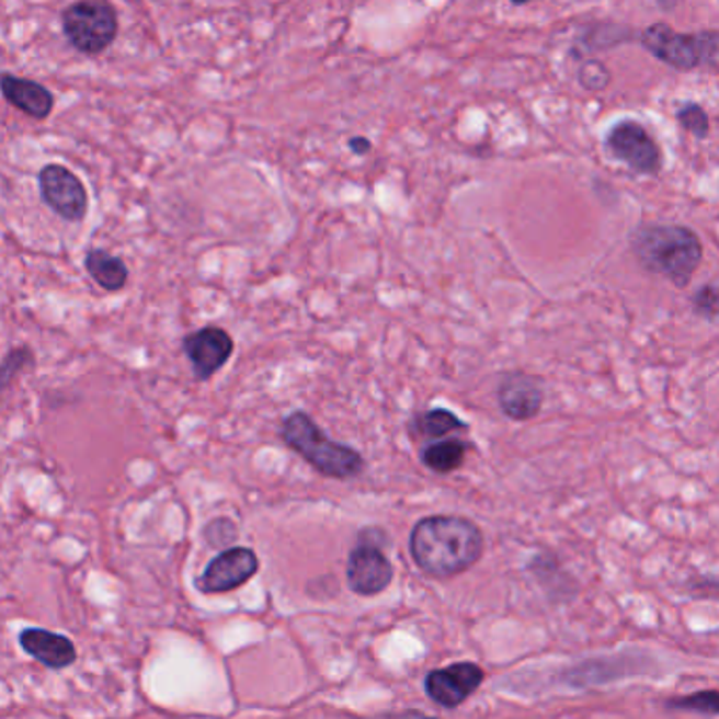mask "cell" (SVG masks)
<instances>
[{"mask_svg": "<svg viewBox=\"0 0 719 719\" xmlns=\"http://www.w3.org/2000/svg\"><path fill=\"white\" fill-rule=\"evenodd\" d=\"M608 152L634 173L654 178L661 173L663 155L652 135L636 121H620L606 135Z\"/></svg>", "mask_w": 719, "mask_h": 719, "instance_id": "cell-6", "label": "cell"}, {"mask_svg": "<svg viewBox=\"0 0 719 719\" xmlns=\"http://www.w3.org/2000/svg\"><path fill=\"white\" fill-rule=\"evenodd\" d=\"M22 648L30 657L52 669H64L75 663L77 650L75 643L64 636H57L45 629H26L20 638Z\"/></svg>", "mask_w": 719, "mask_h": 719, "instance_id": "cell-13", "label": "cell"}, {"mask_svg": "<svg viewBox=\"0 0 719 719\" xmlns=\"http://www.w3.org/2000/svg\"><path fill=\"white\" fill-rule=\"evenodd\" d=\"M512 2H515V4H524V2H528V0H512Z\"/></svg>", "mask_w": 719, "mask_h": 719, "instance_id": "cell-27", "label": "cell"}, {"mask_svg": "<svg viewBox=\"0 0 719 719\" xmlns=\"http://www.w3.org/2000/svg\"><path fill=\"white\" fill-rule=\"evenodd\" d=\"M471 448V444L461 437H444L432 442L421 448V463L432 469L434 473H453L461 469L465 463V455Z\"/></svg>", "mask_w": 719, "mask_h": 719, "instance_id": "cell-15", "label": "cell"}, {"mask_svg": "<svg viewBox=\"0 0 719 719\" xmlns=\"http://www.w3.org/2000/svg\"><path fill=\"white\" fill-rule=\"evenodd\" d=\"M673 709H686V711H696L705 716H719V693L707 691V693L691 694L682 696L669 703Z\"/></svg>", "mask_w": 719, "mask_h": 719, "instance_id": "cell-19", "label": "cell"}, {"mask_svg": "<svg viewBox=\"0 0 719 719\" xmlns=\"http://www.w3.org/2000/svg\"><path fill=\"white\" fill-rule=\"evenodd\" d=\"M205 537L213 547H226L236 540L238 530L228 517H217L206 526Z\"/></svg>", "mask_w": 719, "mask_h": 719, "instance_id": "cell-21", "label": "cell"}, {"mask_svg": "<svg viewBox=\"0 0 719 719\" xmlns=\"http://www.w3.org/2000/svg\"><path fill=\"white\" fill-rule=\"evenodd\" d=\"M116 30V11L107 0H80L64 13V32L78 52L102 53Z\"/></svg>", "mask_w": 719, "mask_h": 719, "instance_id": "cell-5", "label": "cell"}, {"mask_svg": "<svg viewBox=\"0 0 719 719\" xmlns=\"http://www.w3.org/2000/svg\"><path fill=\"white\" fill-rule=\"evenodd\" d=\"M545 391L539 379L526 373H510L497 387V404L512 421H530L539 414Z\"/></svg>", "mask_w": 719, "mask_h": 719, "instance_id": "cell-11", "label": "cell"}, {"mask_svg": "<svg viewBox=\"0 0 719 719\" xmlns=\"http://www.w3.org/2000/svg\"><path fill=\"white\" fill-rule=\"evenodd\" d=\"M84 265H87V272L91 274V278L105 290L116 293L129 281V270H127L125 261L110 255L107 251H102V249L89 251L87 259H84Z\"/></svg>", "mask_w": 719, "mask_h": 719, "instance_id": "cell-17", "label": "cell"}, {"mask_svg": "<svg viewBox=\"0 0 719 719\" xmlns=\"http://www.w3.org/2000/svg\"><path fill=\"white\" fill-rule=\"evenodd\" d=\"M484 673L478 665L461 663L453 667L437 669L427 677V694L442 707H457L465 698L478 691Z\"/></svg>", "mask_w": 719, "mask_h": 719, "instance_id": "cell-12", "label": "cell"}, {"mask_svg": "<svg viewBox=\"0 0 719 719\" xmlns=\"http://www.w3.org/2000/svg\"><path fill=\"white\" fill-rule=\"evenodd\" d=\"M677 121L684 129L693 133L696 139H705L709 135V116L698 103H688L677 112Z\"/></svg>", "mask_w": 719, "mask_h": 719, "instance_id": "cell-20", "label": "cell"}, {"mask_svg": "<svg viewBox=\"0 0 719 719\" xmlns=\"http://www.w3.org/2000/svg\"><path fill=\"white\" fill-rule=\"evenodd\" d=\"M691 591L705 595V597H718L719 600V577H698L691 581Z\"/></svg>", "mask_w": 719, "mask_h": 719, "instance_id": "cell-24", "label": "cell"}, {"mask_svg": "<svg viewBox=\"0 0 719 719\" xmlns=\"http://www.w3.org/2000/svg\"><path fill=\"white\" fill-rule=\"evenodd\" d=\"M393 566L381 547L373 543H358L347 560V583L360 595H377L389 587Z\"/></svg>", "mask_w": 719, "mask_h": 719, "instance_id": "cell-10", "label": "cell"}, {"mask_svg": "<svg viewBox=\"0 0 719 719\" xmlns=\"http://www.w3.org/2000/svg\"><path fill=\"white\" fill-rule=\"evenodd\" d=\"M259 570L258 553L249 547H230L213 558L198 579L205 593H226L249 583Z\"/></svg>", "mask_w": 719, "mask_h": 719, "instance_id": "cell-7", "label": "cell"}, {"mask_svg": "<svg viewBox=\"0 0 719 719\" xmlns=\"http://www.w3.org/2000/svg\"><path fill=\"white\" fill-rule=\"evenodd\" d=\"M281 436L293 453L324 478L354 480L366 469V461L356 448L331 440L308 412H290L283 421Z\"/></svg>", "mask_w": 719, "mask_h": 719, "instance_id": "cell-3", "label": "cell"}, {"mask_svg": "<svg viewBox=\"0 0 719 719\" xmlns=\"http://www.w3.org/2000/svg\"><path fill=\"white\" fill-rule=\"evenodd\" d=\"M629 249L648 274L686 288L703 263V242L680 224H643L629 233Z\"/></svg>", "mask_w": 719, "mask_h": 719, "instance_id": "cell-2", "label": "cell"}, {"mask_svg": "<svg viewBox=\"0 0 719 719\" xmlns=\"http://www.w3.org/2000/svg\"><path fill=\"white\" fill-rule=\"evenodd\" d=\"M409 547L414 564L425 574L448 579L482 558L484 535L461 515H427L414 524Z\"/></svg>", "mask_w": 719, "mask_h": 719, "instance_id": "cell-1", "label": "cell"}, {"mask_svg": "<svg viewBox=\"0 0 719 719\" xmlns=\"http://www.w3.org/2000/svg\"><path fill=\"white\" fill-rule=\"evenodd\" d=\"M409 432L412 437L442 440L450 434H461V432L465 434L467 423L448 409H432V411L416 414L409 423Z\"/></svg>", "mask_w": 719, "mask_h": 719, "instance_id": "cell-16", "label": "cell"}, {"mask_svg": "<svg viewBox=\"0 0 719 719\" xmlns=\"http://www.w3.org/2000/svg\"><path fill=\"white\" fill-rule=\"evenodd\" d=\"M581 82L591 89V91H597V89H604L608 84V70L597 64V61H591V64H585L583 70H581Z\"/></svg>", "mask_w": 719, "mask_h": 719, "instance_id": "cell-23", "label": "cell"}, {"mask_svg": "<svg viewBox=\"0 0 719 719\" xmlns=\"http://www.w3.org/2000/svg\"><path fill=\"white\" fill-rule=\"evenodd\" d=\"M642 45L657 59L677 70L719 64V32L680 34L667 24H654L643 30Z\"/></svg>", "mask_w": 719, "mask_h": 719, "instance_id": "cell-4", "label": "cell"}, {"mask_svg": "<svg viewBox=\"0 0 719 719\" xmlns=\"http://www.w3.org/2000/svg\"><path fill=\"white\" fill-rule=\"evenodd\" d=\"M38 181L43 201L52 206L59 217L68 221H80L84 217L87 190L72 171L59 164H49L41 171Z\"/></svg>", "mask_w": 719, "mask_h": 719, "instance_id": "cell-9", "label": "cell"}, {"mask_svg": "<svg viewBox=\"0 0 719 719\" xmlns=\"http://www.w3.org/2000/svg\"><path fill=\"white\" fill-rule=\"evenodd\" d=\"M350 148H352L356 155H366V152L370 150V144H368V139H364V137H354V139L350 141Z\"/></svg>", "mask_w": 719, "mask_h": 719, "instance_id": "cell-25", "label": "cell"}, {"mask_svg": "<svg viewBox=\"0 0 719 719\" xmlns=\"http://www.w3.org/2000/svg\"><path fill=\"white\" fill-rule=\"evenodd\" d=\"M0 91L4 100L22 110L32 118H47L52 114L53 98L52 93L41 87L38 82H32L26 78L11 77L2 75L0 77Z\"/></svg>", "mask_w": 719, "mask_h": 719, "instance_id": "cell-14", "label": "cell"}, {"mask_svg": "<svg viewBox=\"0 0 719 719\" xmlns=\"http://www.w3.org/2000/svg\"><path fill=\"white\" fill-rule=\"evenodd\" d=\"M183 352L194 368V377L198 381H208L231 358L233 339L226 329L203 327L183 339Z\"/></svg>", "mask_w": 719, "mask_h": 719, "instance_id": "cell-8", "label": "cell"}, {"mask_svg": "<svg viewBox=\"0 0 719 719\" xmlns=\"http://www.w3.org/2000/svg\"><path fill=\"white\" fill-rule=\"evenodd\" d=\"M381 719H436V718H427V716H421V714H414V711H411V714H396V716H387V718H381Z\"/></svg>", "mask_w": 719, "mask_h": 719, "instance_id": "cell-26", "label": "cell"}, {"mask_svg": "<svg viewBox=\"0 0 719 719\" xmlns=\"http://www.w3.org/2000/svg\"><path fill=\"white\" fill-rule=\"evenodd\" d=\"M694 313L707 322L719 320V284L709 283L698 286L691 297Z\"/></svg>", "mask_w": 719, "mask_h": 719, "instance_id": "cell-18", "label": "cell"}, {"mask_svg": "<svg viewBox=\"0 0 719 719\" xmlns=\"http://www.w3.org/2000/svg\"><path fill=\"white\" fill-rule=\"evenodd\" d=\"M27 362H30V352H27L26 347L24 350H15V352H11L4 358V362L0 364V391L13 381V377L18 375V370L22 366H26Z\"/></svg>", "mask_w": 719, "mask_h": 719, "instance_id": "cell-22", "label": "cell"}]
</instances>
